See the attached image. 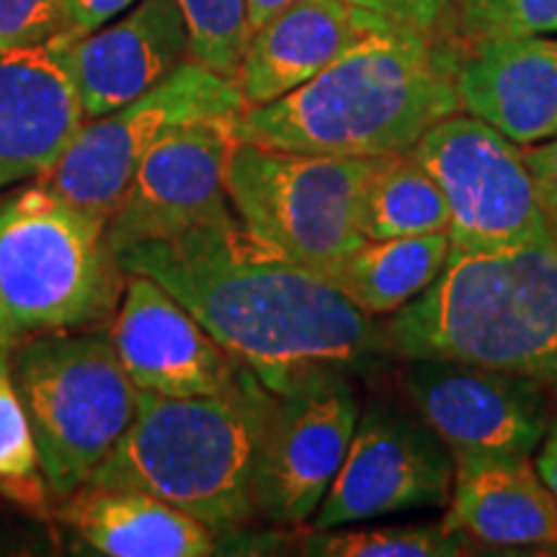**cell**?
<instances>
[{"label":"cell","instance_id":"cell-1","mask_svg":"<svg viewBox=\"0 0 557 557\" xmlns=\"http://www.w3.org/2000/svg\"><path fill=\"white\" fill-rule=\"evenodd\" d=\"M116 261L169 289L276 395L374 374L398 359L387 323L263 246L240 220L135 243Z\"/></svg>","mask_w":557,"mask_h":557},{"label":"cell","instance_id":"cell-2","mask_svg":"<svg viewBox=\"0 0 557 557\" xmlns=\"http://www.w3.org/2000/svg\"><path fill=\"white\" fill-rule=\"evenodd\" d=\"M462 47L374 16L315 78L233 120L238 143L338 158L406 152L438 120L459 111Z\"/></svg>","mask_w":557,"mask_h":557},{"label":"cell","instance_id":"cell-3","mask_svg":"<svg viewBox=\"0 0 557 557\" xmlns=\"http://www.w3.org/2000/svg\"><path fill=\"white\" fill-rule=\"evenodd\" d=\"M271 395L246 364L218 393L169 398L139 389L129 429L86 485L135 487L218 537L240 532L256 517L250 480Z\"/></svg>","mask_w":557,"mask_h":557},{"label":"cell","instance_id":"cell-4","mask_svg":"<svg viewBox=\"0 0 557 557\" xmlns=\"http://www.w3.org/2000/svg\"><path fill=\"white\" fill-rule=\"evenodd\" d=\"M387 329L398 359L475 361L534 382L557 406V238L498 253L449 250L434 284Z\"/></svg>","mask_w":557,"mask_h":557},{"label":"cell","instance_id":"cell-5","mask_svg":"<svg viewBox=\"0 0 557 557\" xmlns=\"http://www.w3.org/2000/svg\"><path fill=\"white\" fill-rule=\"evenodd\" d=\"M127 271L107 225L60 197L45 178L0 199V348L45 333L107 329Z\"/></svg>","mask_w":557,"mask_h":557},{"label":"cell","instance_id":"cell-6","mask_svg":"<svg viewBox=\"0 0 557 557\" xmlns=\"http://www.w3.org/2000/svg\"><path fill=\"white\" fill-rule=\"evenodd\" d=\"M50 496L65 500L111 455L137 413L139 389L107 329L45 333L11 351Z\"/></svg>","mask_w":557,"mask_h":557},{"label":"cell","instance_id":"cell-7","mask_svg":"<svg viewBox=\"0 0 557 557\" xmlns=\"http://www.w3.org/2000/svg\"><path fill=\"white\" fill-rule=\"evenodd\" d=\"M372 163L238 143L227 160V197L256 240L329 276L364 240L357 209Z\"/></svg>","mask_w":557,"mask_h":557},{"label":"cell","instance_id":"cell-8","mask_svg":"<svg viewBox=\"0 0 557 557\" xmlns=\"http://www.w3.org/2000/svg\"><path fill=\"white\" fill-rule=\"evenodd\" d=\"M449 207V243L459 253H498L557 238L524 148L468 111L438 120L410 148Z\"/></svg>","mask_w":557,"mask_h":557},{"label":"cell","instance_id":"cell-9","mask_svg":"<svg viewBox=\"0 0 557 557\" xmlns=\"http://www.w3.org/2000/svg\"><path fill=\"white\" fill-rule=\"evenodd\" d=\"M243 109L246 101L238 81L189 58L148 94L83 124L65 158L45 181L60 197L107 225L143 158L169 132L214 116H235Z\"/></svg>","mask_w":557,"mask_h":557},{"label":"cell","instance_id":"cell-10","mask_svg":"<svg viewBox=\"0 0 557 557\" xmlns=\"http://www.w3.org/2000/svg\"><path fill=\"white\" fill-rule=\"evenodd\" d=\"M359 416L351 377L271 395L250 480L256 517L274 527L308 524L344 465Z\"/></svg>","mask_w":557,"mask_h":557},{"label":"cell","instance_id":"cell-11","mask_svg":"<svg viewBox=\"0 0 557 557\" xmlns=\"http://www.w3.org/2000/svg\"><path fill=\"white\" fill-rule=\"evenodd\" d=\"M455 485V455L442 436L406 410L374 406L359 416L336 480L310 519L312 529L447 508Z\"/></svg>","mask_w":557,"mask_h":557},{"label":"cell","instance_id":"cell-12","mask_svg":"<svg viewBox=\"0 0 557 557\" xmlns=\"http://www.w3.org/2000/svg\"><path fill=\"white\" fill-rule=\"evenodd\" d=\"M235 116L184 124L143 158L107 220V240L114 256L135 243L238 220L225 184L230 152L238 145Z\"/></svg>","mask_w":557,"mask_h":557},{"label":"cell","instance_id":"cell-13","mask_svg":"<svg viewBox=\"0 0 557 557\" xmlns=\"http://www.w3.org/2000/svg\"><path fill=\"white\" fill-rule=\"evenodd\" d=\"M400 385L418 416L455 451L537 455L555 403L517 374L449 357L406 359Z\"/></svg>","mask_w":557,"mask_h":557},{"label":"cell","instance_id":"cell-14","mask_svg":"<svg viewBox=\"0 0 557 557\" xmlns=\"http://www.w3.org/2000/svg\"><path fill=\"white\" fill-rule=\"evenodd\" d=\"M75 34L0 58V194L47 178L86 124L73 75Z\"/></svg>","mask_w":557,"mask_h":557},{"label":"cell","instance_id":"cell-15","mask_svg":"<svg viewBox=\"0 0 557 557\" xmlns=\"http://www.w3.org/2000/svg\"><path fill=\"white\" fill-rule=\"evenodd\" d=\"M109 338L135 387L169 398L218 393L243 367L169 289L143 274H127Z\"/></svg>","mask_w":557,"mask_h":557},{"label":"cell","instance_id":"cell-16","mask_svg":"<svg viewBox=\"0 0 557 557\" xmlns=\"http://www.w3.org/2000/svg\"><path fill=\"white\" fill-rule=\"evenodd\" d=\"M189 60V26L178 0H137L122 18L73 41V75L86 120L148 94Z\"/></svg>","mask_w":557,"mask_h":557},{"label":"cell","instance_id":"cell-17","mask_svg":"<svg viewBox=\"0 0 557 557\" xmlns=\"http://www.w3.org/2000/svg\"><path fill=\"white\" fill-rule=\"evenodd\" d=\"M459 111L519 145L557 127V34L491 37L465 45L457 65Z\"/></svg>","mask_w":557,"mask_h":557},{"label":"cell","instance_id":"cell-18","mask_svg":"<svg viewBox=\"0 0 557 557\" xmlns=\"http://www.w3.org/2000/svg\"><path fill=\"white\" fill-rule=\"evenodd\" d=\"M444 524L487 547L557 555V496L529 455L455 451V485Z\"/></svg>","mask_w":557,"mask_h":557},{"label":"cell","instance_id":"cell-19","mask_svg":"<svg viewBox=\"0 0 557 557\" xmlns=\"http://www.w3.org/2000/svg\"><path fill=\"white\" fill-rule=\"evenodd\" d=\"M372 18L348 0H295L269 18L250 34L235 75L246 109L282 99L315 78Z\"/></svg>","mask_w":557,"mask_h":557},{"label":"cell","instance_id":"cell-20","mask_svg":"<svg viewBox=\"0 0 557 557\" xmlns=\"http://www.w3.org/2000/svg\"><path fill=\"white\" fill-rule=\"evenodd\" d=\"M58 519L96 555L207 557L218 553V534L212 529L135 487L83 485L62 500Z\"/></svg>","mask_w":557,"mask_h":557},{"label":"cell","instance_id":"cell-21","mask_svg":"<svg viewBox=\"0 0 557 557\" xmlns=\"http://www.w3.org/2000/svg\"><path fill=\"white\" fill-rule=\"evenodd\" d=\"M449 250V233L364 238L325 278L367 315L393 318L434 284Z\"/></svg>","mask_w":557,"mask_h":557},{"label":"cell","instance_id":"cell-22","mask_svg":"<svg viewBox=\"0 0 557 557\" xmlns=\"http://www.w3.org/2000/svg\"><path fill=\"white\" fill-rule=\"evenodd\" d=\"M357 220L364 238L449 233L447 199L410 150L374 158L359 191Z\"/></svg>","mask_w":557,"mask_h":557},{"label":"cell","instance_id":"cell-23","mask_svg":"<svg viewBox=\"0 0 557 557\" xmlns=\"http://www.w3.org/2000/svg\"><path fill=\"white\" fill-rule=\"evenodd\" d=\"M295 553L312 557H457L472 553L468 534L438 527L308 529L295 540Z\"/></svg>","mask_w":557,"mask_h":557},{"label":"cell","instance_id":"cell-24","mask_svg":"<svg viewBox=\"0 0 557 557\" xmlns=\"http://www.w3.org/2000/svg\"><path fill=\"white\" fill-rule=\"evenodd\" d=\"M0 496L34 513H45L50 498L29 418L13 385L11 348H0Z\"/></svg>","mask_w":557,"mask_h":557},{"label":"cell","instance_id":"cell-25","mask_svg":"<svg viewBox=\"0 0 557 557\" xmlns=\"http://www.w3.org/2000/svg\"><path fill=\"white\" fill-rule=\"evenodd\" d=\"M189 26V58L235 78L250 41L248 0H178Z\"/></svg>","mask_w":557,"mask_h":557},{"label":"cell","instance_id":"cell-26","mask_svg":"<svg viewBox=\"0 0 557 557\" xmlns=\"http://www.w3.org/2000/svg\"><path fill=\"white\" fill-rule=\"evenodd\" d=\"M557 34V0H457L449 37L459 47L491 37Z\"/></svg>","mask_w":557,"mask_h":557},{"label":"cell","instance_id":"cell-27","mask_svg":"<svg viewBox=\"0 0 557 557\" xmlns=\"http://www.w3.org/2000/svg\"><path fill=\"white\" fill-rule=\"evenodd\" d=\"M65 32V0H0V58Z\"/></svg>","mask_w":557,"mask_h":557},{"label":"cell","instance_id":"cell-28","mask_svg":"<svg viewBox=\"0 0 557 557\" xmlns=\"http://www.w3.org/2000/svg\"><path fill=\"white\" fill-rule=\"evenodd\" d=\"M348 3L393 24L429 34H447V37L457 9V0H348Z\"/></svg>","mask_w":557,"mask_h":557},{"label":"cell","instance_id":"cell-29","mask_svg":"<svg viewBox=\"0 0 557 557\" xmlns=\"http://www.w3.org/2000/svg\"><path fill=\"white\" fill-rule=\"evenodd\" d=\"M524 160L542 207L557 225V135L545 137V143L540 139V143L524 145Z\"/></svg>","mask_w":557,"mask_h":557},{"label":"cell","instance_id":"cell-30","mask_svg":"<svg viewBox=\"0 0 557 557\" xmlns=\"http://www.w3.org/2000/svg\"><path fill=\"white\" fill-rule=\"evenodd\" d=\"M135 3L137 0H65V32L86 37L122 16Z\"/></svg>","mask_w":557,"mask_h":557},{"label":"cell","instance_id":"cell-31","mask_svg":"<svg viewBox=\"0 0 557 557\" xmlns=\"http://www.w3.org/2000/svg\"><path fill=\"white\" fill-rule=\"evenodd\" d=\"M537 470L545 483L549 485V491L557 496V418L549 423L547 436L542 438L540 449H537Z\"/></svg>","mask_w":557,"mask_h":557},{"label":"cell","instance_id":"cell-32","mask_svg":"<svg viewBox=\"0 0 557 557\" xmlns=\"http://www.w3.org/2000/svg\"><path fill=\"white\" fill-rule=\"evenodd\" d=\"M295 0H248V24H250V34L256 29H261L269 18H274L276 13H282L284 9Z\"/></svg>","mask_w":557,"mask_h":557},{"label":"cell","instance_id":"cell-33","mask_svg":"<svg viewBox=\"0 0 557 557\" xmlns=\"http://www.w3.org/2000/svg\"><path fill=\"white\" fill-rule=\"evenodd\" d=\"M555 135H557V127H555Z\"/></svg>","mask_w":557,"mask_h":557}]
</instances>
